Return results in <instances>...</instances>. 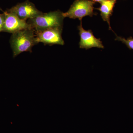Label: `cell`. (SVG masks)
<instances>
[{
  "mask_svg": "<svg viewBox=\"0 0 133 133\" xmlns=\"http://www.w3.org/2000/svg\"><path fill=\"white\" fill-rule=\"evenodd\" d=\"M94 3L90 0H76L67 12L63 13V16L64 18L78 19L81 22L84 17H92L95 15L94 12Z\"/></svg>",
  "mask_w": 133,
  "mask_h": 133,
  "instance_id": "obj_3",
  "label": "cell"
},
{
  "mask_svg": "<svg viewBox=\"0 0 133 133\" xmlns=\"http://www.w3.org/2000/svg\"><path fill=\"white\" fill-rule=\"evenodd\" d=\"M78 29L79 31L80 38L79 43L80 48L86 50L92 48L104 49V45L100 38H96L91 30H86L84 29L82 26V21Z\"/></svg>",
  "mask_w": 133,
  "mask_h": 133,
  "instance_id": "obj_7",
  "label": "cell"
},
{
  "mask_svg": "<svg viewBox=\"0 0 133 133\" xmlns=\"http://www.w3.org/2000/svg\"><path fill=\"white\" fill-rule=\"evenodd\" d=\"M117 0H105L101 3L100 7L96 9L99 10L101 16L103 21L107 22L109 30H111L110 26V17L113 12L114 8Z\"/></svg>",
  "mask_w": 133,
  "mask_h": 133,
  "instance_id": "obj_8",
  "label": "cell"
},
{
  "mask_svg": "<svg viewBox=\"0 0 133 133\" xmlns=\"http://www.w3.org/2000/svg\"><path fill=\"white\" fill-rule=\"evenodd\" d=\"M10 43L14 57L22 52H32V47L37 44L35 30L31 28L28 29L13 33Z\"/></svg>",
  "mask_w": 133,
  "mask_h": 133,
  "instance_id": "obj_1",
  "label": "cell"
},
{
  "mask_svg": "<svg viewBox=\"0 0 133 133\" xmlns=\"http://www.w3.org/2000/svg\"><path fill=\"white\" fill-rule=\"evenodd\" d=\"M64 17L59 10L48 13H42L38 16L29 19L28 23L35 31L47 29L62 27Z\"/></svg>",
  "mask_w": 133,
  "mask_h": 133,
  "instance_id": "obj_2",
  "label": "cell"
},
{
  "mask_svg": "<svg viewBox=\"0 0 133 133\" xmlns=\"http://www.w3.org/2000/svg\"><path fill=\"white\" fill-rule=\"evenodd\" d=\"M91 1L94 3L98 2L101 3L104 2V1H105V0H91Z\"/></svg>",
  "mask_w": 133,
  "mask_h": 133,
  "instance_id": "obj_11",
  "label": "cell"
},
{
  "mask_svg": "<svg viewBox=\"0 0 133 133\" xmlns=\"http://www.w3.org/2000/svg\"><path fill=\"white\" fill-rule=\"evenodd\" d=\"M62 27L47 29L42 31H35L36 41L37 43H43L45 44H64L62 38Z\"/></svg>",
  "mask_w": 133,
  "mask_h": 133,
  "instance_id": "obj_4",
  "label": "cell"
},
{
  "mask_svg": "<svg viewBox=\"0 0 133 133\" xmlns=\"http://www.w3.org/2000/svg\"><path fill=\"white\" fill-rule=\"evenodd\" d=\"M116 41H121L123 43L125 44L128 48L130 49L133 50V38L132 37H130L125 39L124 38L118 36H116V37L115 39Z\"/></svg>",
  "mask_w": 133,
  "mask_h": 133,
  "instance_id": "obj_9",
  "label": "cell"
},
{
  "mask_svg": "<svg viewBox=\"0 0 133 133\" xmlns=\"http://www.w3.org/2000/svg\"><path fill=\"white\" fill-rule=\"evenodd\" d=\"M8 11L14 14L20 19L26 21L38 16L42 13L29 0L18 3Z\"/></svg>",
  "mask_w": 133,
  "mask_h": 133,
  "instance_id": "obj_5",
  "label": "cell"
},
{
  "mask_svg": "<svg viewBox=\"0 0 133 133\" xmlns=\"http://www.w3.org/2000/svg\"><path fill=\"white\" fill-rule=\"evenodd\" d=\"M5 15L3 31L12 33L31 28L26 21L22 20L12 12L8 11L4 13Z\"/></svg>",
  "mask_w": 133,
  "mask_h": 133,
  "instance_id": "obj_6",
  "label": "cell"
},
{
  "mask_svg": "<svg viewBox=\"0 0 133 133\" xmlns=\"http://www.w3.org/2000/svg\"><path fill=\"white\" fill-rule=\"evenodd\" d=\"M4 21H5V15L0 14V33L3 31L4 28Z\"/></svg>",
  "mask_w": 133,
  "mask_h": 133,
  "instance_id": "obj_10",
  "label": "cell"
}]
</instances>
